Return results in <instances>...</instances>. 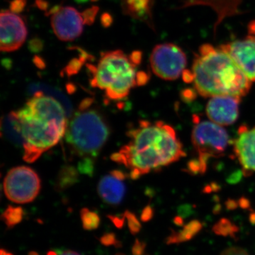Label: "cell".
Returning a JSON list of instances; mask_svg holds the SVG:
<instances>
[{
    "instance_id": "cell-1",
    "label": "cell",
    "mask_w": 255,
    "mask_h": 255,
    "mask_svg": "<svg viewBox=\"0 0 255 255\" xmlns=\"http://www.w3.org/2000/svg\"><path fill=\"white\" fill-rule=\"evenodd\" d=\"M127 145L112 156L123 164L132 179L177 162L186 155L175 130L162 122L140 121L127 132Z\"/></svg>"
},
{
    "instance_id": "cell-2",
    "label": "cell",
    "mask_w": 255,
    "mask_h": 255,
    "mask_svg": "<svg viewBox=\"0 0 255 255\" xmlns=\"http://www.w3.org/2000/svg\"><path fill=\"white\" fill-rule=\"evenodd\" d=\"M15 112L21 126L23 159L26 162H35L65 135L66 113L54 97L37 92Z\"/></svg>"
},
{
    "instance_id": "cell-3",
    "label": "cell",
    "mask_w": 255,
    "mask_h": 255,
    "mask_svg": "<svg viewBox=\"0 0 255 255\" xmlns=\"http://www.w3.org/2000/svg\"><path fill=\"white\" fill-rule=\"evenodd\" d=\"M196 92L204 97L248 95L252 84L231 56L220 47L202 45L191 69Z\"/></svg>"
},
{
    "instance_id": "cell-4",
    "label": "cell",
    "mask_w": 255,
    "mask_h": 255,
    "mask_svg": "<svg viewBox=\"0 0 255 255\" xmlns=\"http://www.w3.org/2000/svg\"><path fill=\"white\" fill-rule=\"evenodd\" d=\"M93 100L85 99L68 124L65 140L74 155L93 160L110 135V127L104 114L92 107Z\"/></svg>"
},
{
    "instance_id": "cell-5",
    "label": "cell",
    "mask_w": 255,
    "mask_h": 255,
    "mask_svg": "<svg viewBox=\"0 0 255 255\" xmlns=\"http://www.w3.org/2000/svg\"><path fill=\"white\" fill-rule=\"evenodd\" d=\"M87 68L92 74V86L105 90L109 100H124L137 86L136 65L122 50L101 53L97 66L87 65Z\"/></svg>"
},
{
    "instance_id": "cell-6",
    "label": "cell",
    "mask_w": 255,
    "mask_h": 255,
    "mask_svg": "<svg viewBox=\"0 0 255 255\" xmlns=\"http://www.w3.org/2000/svg\"><path fill=\"white\" fill-rule=\"evenodd\" d=\"M192 143L199 157L201 174L205 172L208 160L222 157L229 145V136L226 129L211 121H200L194 116Z\"/></svg>"
},
{
    "instance_id": "cell-7",
    "label": "cell",
    "mask_w": 255,
    "mask_h": 255,
    "mask_svg": "<svg viewBox=\"0 0 255 255\" xmlns=\"http://www.w3.org/2000/svg\"><path fill=\"white\" fill-rule=\"evenodd\" d=\"M4 194L15 204L32 202L41 190V179L33 169L18 166L10 169L3 183Z\"/></svg>"
},
{
    "instance_id": "cell-8",
    "label": "cell",
    "mask_w": 255,
    "mask_h": 255,
    "mask_svg": "<svg viewBox=\"0 0 255 255\" xmlns=\"http://www.w3.org/2000/svg\"><path fill=\"white\" fill-rule=\"evenodd\" d=\"M152 72L164 80H177L185 70L187 55L177 45L171 43L157 45L150 58Z\"/></svg>"
},
{
    "instance_id": "cell-9",
    "label": "cell",
    "mask_w": 255,
    "mask_h": 255,
    "mask_svg": "<svg viewBox=\"0 0 255 255\" xmlns=\"http://www.w3.org/2000/svg\"><path fill=\"white\" fill-rule=\"evenodd\" d=\"M0 49L13 52L21 48L27 37V28L22 18L11 11H1Z\"/></svg>"
},
{
    "instance_id": "cell-10",
    "label": "cell",
    "mask_w": 255,
    "mask_h": 255,
    "mask_svg": "<svg viewBox=\"0 0 255 255\" xmlns=\"http://www.w3.org/2000/svg\"><path fill=\"white\" fill-rule=\"evenodd\" d=\"M50 20L55 36L60 41H73L83 32L85 23L82 14L72 6H60L51 15Z\"/></svg>"
},
{
    "instance_id": "cell-11",
    "label": "cell",
    "mask_w": 255,
    "mask_h": 255,
    "mask_svg": "<svg viewBox=\"0 0 255 255\" xmlns=\"http://www.w3.org/2000/svg\"><path fill=\"white\" fill-rule=\"evenodd\" d=\"M237 64L251 82H255V36H248L219 46Z\"/></svg>"
},
{
    "instance_id": "cell-12",
    "label": "cell",
    "mask_w": 255,
    "mask_h": 255,
    "mask_svg": "<svg viewBox=\"0 0 255 255\" xmlns=\"http://www.w3.org/2000/svg\"><path fill=\"white\" fill-rule=\"evenodd\" d=\"M241 99L228 95L211 97L206 108L208 118L221 127L234 124L239 117Z\"/></svg>"
},
{
    "instance_id": "cell-13",
    "label": "cell",
    "mask_w": 255,
    "mask_h": 255,
    "mask_svg": "<svg viewBox=\"0 0 255 255\" xmlns=\"http://www.w3.org/2000/svg\"><path fill=\"white\" fill-rule=\"evenodd\" d=\"M235 155L239 161L243 174L250 176L255 172V127L241 126L233 144Z\"/></svg>"
},
{
    "instance_id": "cell-14",
    "label": "cell",
    "mask_w": 255,
    "mask_h": 255,
    "mask_svg": "<svg viewBox=\"0 0 255 255\" xmlns=\"http://www.w3.org/2000/svg\"><path fill=\"white\" fill-rule=\"evenodd\" d=\"M126 177L122 171L114 170L100 179L97 191L104 202L112 206L122 202L126 194Z\"/></svg>"
},
{
    "instance_id": "cell-15",
    "label": "cell",
    "mask_w": 255,
    "mask_h": 255,
    "mask_svg": "<svg viewBox=\"0 0 255 255\" xmlns=\"http://www.w3.org/2000/svg\"><path fill=\"white\" fill-rule=\"evenodd\" d=\"M153 0H122L124 14L145 23H151Z\"/></svg>"
},
{
    "instance_id": "cell-16",
    "label": "cell",
    "mask_w": 255,
    "mask_h": 255,
    "mask_svg": "<svg viewBox=\"0 0 255 255\" xmlns=\"http://www.w3.org/2000/svg\"><path fill=\"white\" fill-rule=\"evenodd\" d=\"M203 228V224L199 221L194 220L187 223L183 227L181 231L175 232L172 231L171 234L166 239V244L167 246L171 245H179L181 243H186L192 240L195 237Z\"/></svg>"
},
{
    "instance_id": "cell-17",
    "label": "cell",
    "mask_w": 255,
    "mask_h": 255,
    "mask_svg": "<svg viewBox=\"0 0 255 255\" xmlns=\"http://www.w3.org/2000/svg\"><path fill=\"white\" fill-rule=\"evenodd\" d=\"M1 127L2 132L6 138L16 145L23 146V140L21 126L16 117V112H11L5 119H3Z\"/></svg>"
},
{
    "instance_id": "cell-18",
    "label": "cell",
    "mask_w": 255,
    "mask_h": 255,
    "mask_svg": "<svg viewBox=\"0 0 255 255\" xmlns=\"http://www.w3.org/2000/svg\"><path fill=\"white\" fill-rule=\"evenodd\" d=\"M23 216L24 214L22 208L9 206L1 214V219L6 227L11 229L23 221Z\"/></svg>"
},
{
    "instance_id": "cell-19",
    "label": "cell",
    "mask_w": 255,
    "mask_h": 255,
    "mask_svg": "<svg viewBox=\"0 0 255 255\" xmlns=\"http://www.w3.org/2000/svg\"><path fill=\"white\" fill-rule=\"evenodd\" d=\"M213 231L217 236H223V237L230 236L231 238L236 239V234L239 231V228L230 220L222 219L214 225Z\"/></svg>"
},
{
    "instance_id": "cell-20",
    "label": "cell",
    "mask_w": 255,
    "mask_h": 255,
    "mask_svg": "<svg viewBox=\"0 0 255 255\" xmlns=\"http://www.w3.org/2000/svg\"><path fill=\"white\" fill-rule=\"evenodd\" d=\"M82 227L86 231H94L100 226L101 219L100 216L95 211L88 209H83L80 211Z\"/></svg>"
},
{
    "instance_id": "cell-21",
    "label": "cell",
    "mask_w": 255,
    "mask_h": 255,
    "mask_svg": "<svg viewBox=\"0 0 255 255\" xmlns=\"http://www.w3.org/2000/svg\"><path fill=\"white\" fill-rule=\"evenodd\" d=\"M86 63V60L82 59V58H73L69 62L68 65L63 69L62 75H66L67 76L70 77L72 75H76L80 70H81L82 65Z\"/></svg>"
},
{
    "instance_id": "cell-22",
    "label": "cell",
    "mask_w": 255,
    "mask_h": 255,
    "mask_svg": "<svg viewBox=\"0 0 255 255\" xmlns=\"http://www.w3.org/2000/svg\"><path fill=\"white\" fill-rule=\"evenodd\" d=\"M124 214H125L126 217L127 218L129 231H130L132 236H136L137 234L140 233V230H141V224L139 222L135 215L130 212V211H126Z\"/></svg>"
},
{
    "instance_id": "cell-23",
    "label": "cell",
    "mask_w": 255,
    "mask_h": 255,
    "mask_svg": "<svg viewBox=\"0 0 255 255\" xmlns=\"http://www.w3.org/2000/svg\"><path fill=\"white\" fill-rule=\"evenodd\" d=\"M101 244L106 247L114 246L116 248H122L123 246L122 242L117 240V236L114 233H107L99 238Z\"/></svg>"
},
{
    "instance_id": "cell-24",
    "label": "cell",
    "mask_w": 255,
    "mask_h": 255,
    "mask_svg": "<svg viewBox=\"0 0 255 255\" xmlns=\"http://www.w3.org/2000/svg\"><path fill=\"white\" fill-rule=\"evenodd\" d=\"M99 10H100V8L97 6H93L85 10L81 14L84 23L89 25V26L95 23L97 15L98 14Z\"/></svg>"
},
{
    "instance_id": "cell-25",
    "label": "cell",
    "mask_w": 255,
    "mask_h": 255,
    "mask_svg": "<svg viewBox=\"0 0 255 255\" xmlns=\"http://www.w3.org/2000/svg\"><path fill=\"white\" fill-rule=\"evenodd\" d=\"M44 43L38 38H32L28 42V49L31 53H38L43 50Z\"/></svg>"
},
{
    "instance_id": "cell-26",
    "label": "cell",
    "mask_w": 255,
    "mask_h": 255,
    "mask_svg": "<svg viewBox=\"0 0 255 255\" xmlns=\"http://www.w3.org/2000/svg\"><path fill=\"white\" fill-rule=\"evenodd\" d=\"M26 2L27 0H11L9 4L10 11L15 14L21 12L26 6Z\"/></svg>"
},
{
    "instance_id": "cell-27",
    "label": "cell",
    "mask_w": 255,
    "mask_h": 255,
    "mask_svg": "<svg viewBox=\"0 0 255 255\" xmlns=\"http://www.w3.org/2000/svg\"><path fill=\"white\" fill-rule=\"evenodd\" d=\"M146 248H147V244L145 242L140 241L136 238L132 247L131 254L132 255H144Z\"/></svg>"
},
{
    "instance_id": "cell-28",
    "label": "cell",
    "mask_w": 255,
    "mask_h": 255,
    "mask_svg": "<svg viewBox=\"0 0 255 255\" xmlns=\"http://www.w3.org/2000/svg\"><path fill=\"white\" fill-rule=\"evenodd\" d=\"M221 255H250L249 253L243 249V248H239V247H231L225 250Z\"/></svg>"
},
{
    "instance_id": "cell-29",
    "label": "cell",
    "mask_w": 255,
    "mask_h": 255,
    "mask_svg": "<svg viewBox=\"0 0 255 255\" xmlns=\"http://www.w3.org/2000/svg\"><path fill=\"white\" fill-rule=\"evenodd\" d=\"M187 5L204 4L214 6L219 2V0H187Z\"/></svg>"
},
{
    "instance_id": "cell-30",
    "label": "cell",
    "mask_w": 255,
    "mask_h": 255,
    "mask_svg": "<svg viewBox=\"0 0 255 255\" xmlns=\"http://www.w3.org/2000/svg\"><path fill=\"white\" fill-rule=\"evenodd\" d=\"M150 77L145 72H137V86H142L148 82Z\"/></svg>"
},
{
    "instance_id": "cell-31",
    "label": "cell",
    "mask_w": 255,
    "mask_h": 255,
    "mask_svg": "<svg viewBox=\"0 0 255 255\" xmlns=\"http://www.w3.org/2000/svg\"><path fill=\"white\" fill-rule=\"evenodd\" d=\"M113 17L110 13L105 12L101 16V23L105 28L110 27L113 23Z\"/></svg>"
},
{
    "instance_id": "cell-32",
    "label": "cell",
    "mask_w": 255,
    "mask_h": 255,
    "mask_svg": "<svg viewBox=\"0 0 255 255\" xmlns=\"http://www.w3.org/2000/svg\"><path fill=\"white\" fill-rule=\"evenodd\" d=\"M152 217H153V210L150 206H147L142 211L141 214L142 221L147 222V221H150Z\"/></svg>"
},
{
    "instance_id": "cell-33",
    "label": "cell",
    "mask_w": 255,
    "mask_h": 255,
    "mask_svg": "<svg viewBox=\"0 0 255 255\" xmlns=\"http://www.w3.org/2000/svg\"><path fill=\"white\" fill-rule=\"evenodd\" d=\"M129 58H130V61L137 66L141 63L142 52L140 50H135L130 55Z\"/></svg>"
},
{
    "instance_id": "cell-34",
    "label": "cell",
    "mask_w": 255,
    "mask_h": 255,
    "mask_svg": "<svg viewBox=\"0 0 255 255\" xmlns=\"http://www.w3.org/2000/svg\"><path fill=\"white\" fill-rule=\"evenodd\" d=\"M109 218H110L111 221H112V223L115 225L116 227L117 228H122L124 226V221H125V217L120 218L118 217V216H109Z\"/></svg>"
},
{
    "instance_id": "cell-35",
    "label": "cell",
    "mask_w": 255,
    "mask_h": 255,
    "mask_svg": "<svg viewBox=\"0 0 255 255\" xmlns=\"http://www.w3.org/2000/svg\"><path fill=\"white\" fill-rule=\"evenodd\" d=\"M33 63L40 69H43L46 67L44 60L40 58L39 56H37V55L33 58Z\"/></svg>"
},
{
    "instance_id": "cell-36",
    "label": "cell",
    "mask_w": 255,
    "mask_h": 255,
    "mask_svg": "<svg viewBox=\"0 0 255 255\" xmlns=\"http://www.w3.org/2000/svg\"><path fill=\"white\" fill-rule=\"evenodd\" d=\"M36 4L38 9L43 10V11H46L48 7V2L46 0H36Z\"/></svg>"
},
{
    "instance_id": "cell-37",
    "label": "cell",
    "mask_w": 255,
    "mask_h": 255,
    "mask_svg": "<svg viewBox=\"0 0 255 255\" xmlns=\"http://www.w3.org/2000/svg\"><path fill=\"white\" fill-rule=\"evenodd\" d=\"M174 222L177 226H182L184 224L182 216H177V217L174 218Z\"/></svg>"
},
{
    "instance_id": "cell-38",
    "label": "cell",
    "mask_w": 255,
    "mask_h": 255,
    "mask_svg": "<svg viewBox=\"0 0 255 255\" xmlns=\"http://www.w3.org/2000/svg\"><path fill=\"white\" fill-rule=\"evenodd\" d=\"M60 255H81L79 254L77 252L70 251V250H68V251H64L63 253H62Z\"/></svg>"
},
{
    "instance_id": "cell-39",
    "label": "cell",
    "mask_w": 255,
    "mask_h": 255,
    "mask_svg": "<svg viewBox=\"0 0 255 255\" xmlns=\"http://www.w3.org/2000/svg\"><path fill=\"white\" fill-rule=\"evenodd\" d=\"M1 255H14L11 252L8 251L7 250H5L4 248L1 249Z\"/></svg>"
},
{
    "instance_id": "cell-40",
    "label": "cell",
    "mask_w": 255,
    "mask_h": 255,
    "mask_svg": "<svg viewBox=\"0 0 255 255\" xmlns=\"http://www.w3.org/2000/svg\"><path fill=\"white\" fill-rule=\"evenodd\" d=\"M46 255H58V254L57 253V252L54 251H49L47 252Z\"/></svg>"
},
{
    "instance_id": "cell-41",
    "label": "cell",
    "mask_w": 255,
    "mask_h": 255,
    "mask_svg": "<svg viewBox=\"0 0 255 255\" xmlns=\"http://www.w3.org/2000/svg\"><path fill=\"white\" fill-rule=\"evenodd\" d=\"M251 222L253 223V224H255V214L251 215Z\"/></svg>"
},
{
    "instance_id": "cell-42",
    "label": "cell",
    "mask_w": 255,
    "mask_h": 255,
    "mask_svg": "<svg viewBox=\"0 0 255 255\" xmlns=\"http://www.w3.org/2000/svg\"><path fill=\"white\" fill-rule=\"evenodd\" d=\"M75 1L79 3V4H82V3L87 2L89 0H75Z\"/></svg>"
},
{
    "instance_id": "cell-43",
    "label": "cell",
    "mask_w": 255,
    "mask_h": 255,
    "mask_svg": "<svg viewBox=\"0 0 255 255\" xmlns=\"http://www.w3.org/2000/svg\"><path fill=\"white\" fill-rule=\"evenodd\" d=\"M28 255H39L36 251H30Z\"/></svg>"
},
{
    "instance_id": "cell-44",
    "label": "cell",
    "mask_w": 255,
    "mask_h": 255,
    "mask_svg": "<svg viewBox=\"0 0 255 255\" xmlns=\"http://www.w3.org/2000/svg\"><path fill=\"white\" fill-rule=\"evenodd\" d=\"M114 255H126L124 254V253H117V254H115Z\"/></svg>"
},
{
    "instance_id": "cell-45",
    "label": "cell",
    "mask_w": 255,
    "mask_h": 255,
    "mask_svg": "<svg viewBox=\"0 0 255 255\" xmlns=\"http://www.w3.org/2000/svg\"><path fill=\"white\" fill-rule=\"evenodd\" d=\"M92 1H98V0H91Z\"/></svg>"
}]
</instances>
